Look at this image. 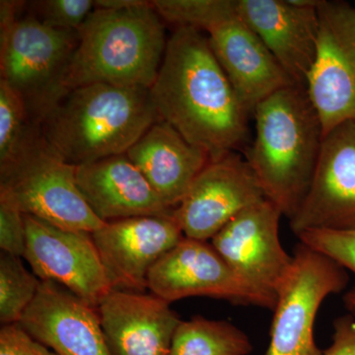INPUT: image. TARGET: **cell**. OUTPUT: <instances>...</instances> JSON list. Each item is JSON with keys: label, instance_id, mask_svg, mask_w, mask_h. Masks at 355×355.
Listing matches in <instances>:
<instances>
[{"label": "cell", "instance_id": "31", "mask_svg": "<svg viewBox=\"0 0 355 355\" xmlns=\"http://www.w3.org/2000/svg\"><path fill=\"white\" fill-rule=\"evenodd\" d=\"M343 301H345V305L347 310L355 315V289L354 291L347 292L345 295V298H343Z\"/></svg>", "mask_w": 355, "mask_h": 355}, {"label": "cell", "instance_id": "14", "mask_svg": "<svg viewBox=\"0 0 355 355\" xmlns=\"http://www.w3.org/2000/svg\"><path fill=\"white\" fill-rule=\"evenodd\" d=\"M92 237L114 291L146 292L151 268L184 235L172 212L108 222Z\"/></svg>", "mask_w": 355, "mask_h": 355}, {"label": "cell", "instance_id": "8", "mask_svg": "<svg viewBox=\"0 0 355 355\" xmlns=\"http://www.w3.org/2000/svg\"><path fill=\"white\" fill-rule=\"evenodd\" d=\"M147 287L171 304L189 297L275 309L277 297L242 279L209 241L184 237L151 268Z\"/></svg>", "mask_w": 355, "mask_h": 355}, {"label": "cell", "instance_id": "25", "mask_svg": "<svg viewBox=\"0 0 355 355\" xmlns=\"http://www.w3.org/2000/svg\"><path fill=\"white\" fill-rule=\"evenodd\" d=\"M29 14L48 27L78 31L95 8L92 0H40L27 2Z\"/></svg>", "mask_w": 355, "mask_h": 355}, {"label": "cell", "instance_id": "24", "mask_svg": "<svg viewBox=\"0 0 355 355\" xmlns=\"http://www.w3.org/2000/svg\"><path fill=\"white\" fill-rule=\"evenodd\" d=\"M161 19L198 31L209 32L237 15V0H154Z\"/></svg>", "mask_w": 355, "mask_h": 355}, {"label": "cell", "instance_id": "5", "mask_svg": "<svg viewBox=\"0 0 355 355\" xmlns=\"http://www.w3.org/2000/svg\"><path fill=\"white\" fill-rule=\"evenodd\" d=\"M78 41V31L53 29L30 14L0 24V80L40 128L69 92L64 77Z\"/></svg>", "mask_w": 355, "mask_h": 355}, {"label": "cell", "instance_id": "30", "mask_svg": "<svg viewBox=\"0 0 355 355\" xmlns=\"http://www.w3.org/2000/svg\"><path fill=\"white\" fill-rule=\"evenodd\" d=\"M144 0H97L94 1V9H107V10H121L130 7L144 4Z\"/></svg>", "mask_w": 355, "mask_h": 355}, {"label": "cell", "instance_id": "17", "mask_svg": "<svg viewBox=\"0 0 355 355\" xmlns=\"http://www.w3.org/2000/svg\"><path fill=\"white\" fill-rule=\"evenodd\" d=\"M98 312L112 355H169L182 322L170 303L146 292L113 291Z\"/></svg>", "mask_w": 355, "mask_h": 355}, {"label": "cell", "instance_id": "23", "mask_svg": "<svg viewBox=\"0 0 355 355\" xmlns=\"http://www.w3.org/2000/svg\"><path fill=\"white\" fill-rule=\"evenodd\" d=\"M42 280L28 272L19 257L0 254V322L18 324L41 286Z\"/></svg>", "mask_w": 355, "mask_h": 355}, {"label": "cell", "instance_id": "2", "mask_svg": "<svg viewBox=\"0 0 355 355\" xmlns=\"http://www.w3.org/2000/svg\"><path fill=\"white\" fill-rule=\"evenodd\" d=\"M256 137L245 159L266 200L291 220L309 190L324 139L322 121L305 87L280 89L253 114Z\"/></svg>", "mask_w": 355, "mask_h": 355}, {"label": "cell", "instance_id": "13", "mask_svg": "<svg viewBox=\"0 0 355 355\" xmlns=\"http://www.w3.org/2000/svg\"><path fill=\"white\" fill-rule=\"evenodd\" d=\"M289 226L296 236L355 229V121L324 135L309 190Z\"/></svg>", "mask_w": 355, "mask_h": 355}, {"label": "cell", "instance_id": "12", "mask_svg": "<svg viewBox=\"0 0 355 355\" xmlns=\"http://www.w3.org/2000/svg\"><path fill=\"white\" fill-rule=\"evenodd\" d=\"M282 216L266 198L243 210L210 240L238 275L277 297L293 263L279 239Z\"/></svg>", "mask_w": 355, "mask_h": 355}, {"label": "cell", "instance_id": "16", "mask_svg": "<svg viewBox=\"0 0 355 355\" xmlns=\"http://www.w3.org/2000/svg\"><path fill=\"white\" fill-rule=\"evenodd\" d=\"M318 6H297L291 0H237L240 18L294 83L305 88L317 55Z\"/></svg>", "mask_w": 355, "mask_h": 355}, {"label": "cell", "instance_id": "9", "mask_svg": "<svg viewBox=\"0 0 355 355\" xmlns=\"http://www.w3.org/2000/svg\"><path fill=\"white\" fill-rule=\"evenodd\" d=\"M318 16L317 55L306 90L326 135L355 121V6L321 0Z\"/></svg>", "mask_w": 355, "mask_h": 355}, {"label": "cell", "instance_id": "18", "mask_svg": "<svg viewBox=\"0 0 355 355\" xmlns=\"http://www.w3.org/2000/svg\"><path fill=\"white\" fill-rule=\"evenodd\" d=\"M210 46L244 108L256 107L280 89L296 85L239 14L207 32Z\"/></svg>", "mask_w": 355, "mask_h": 355}, {"label": "cell", "instance_id": "27", "mask_svg": "<svg viewBox=\"0 0 355 355\" xmlns=\"http://www.w3.org/2000/svg\"><path fill=\"white\" fill-rule=\"evenodd\" d=\"M27 232L24 214L0 203V249L4 253L24 258Z\"/></svg>", "mask_w": 355, "mask_h": 355}, {"label": "cell", "instance_id": "7", "mask_svg": "<svg viewBox=\"0 0 355 355\" xmlns=\"http://www.w3.org/2000/svg\"><path fill=\"white\" fill-rule=\"evenodd\" d=\"M347 284L343 266L299 242L291 273L277 293L266 355H324L315 342L318 311Z\"/></svg>", "mask_w": 355, "mask_h": 355}, {"label": "cell", "instance_id": "10", "mask_svg": "<svg viewBox=\"0 0 355 355\" xmlns=\"http://www.w3.org/2000/svg\"><path fill=\"white\" fill-rule=\"evenodd\" d=\"M24 258L42 282H53L98 308L114 291L87 231L69 230L24 214Z\"/></svg>", "mask_w": 355, "mask_h": 355}, {"label": "cell", "instance_id": "29", "mask_svg": "<svg viewBox=\"0 0 355 355\" xmlns=\"http://www.w3.org/2000/svg\"><path fill=\"white\" fill-rule=\"evenodd\" d=\"M324 355H355V319L350 315L334 322L333 343Z\"/></svg>", "mask_w": 355, "mask_h": 355}, {"label": "cell", "instance_id": "11", "mask_svg": "<svg viewBox=\"0 0 355 355\" xmlns=\"http://www.w3.org/2000/svg\"><path fill=\"white\" fill-rule=\"evenodd\" d=\"M266 200L251 166L231 153L210 161L174 210L184 237L210 241L243 210Z\"/></svg>", "mask_w": 355, "mask_h": 355}, {"label": "cell", "instance_id": "3", "mask_svg": "<svg viewBox=\"0 0 355 355\" xmlns=\"http://www.w3.org/2000/svg\"><path fill=\"white\" fill-rule=\"evenodd\" d=\"M160 120L150 89L91 84L70 90L41 133L60 157L79 166L127 153Z\"/></svg>", "mask_w": 355, "mask_h": 355}, {"label": "cell", "instance_id": "22", "mask_svg": "<svg viewBox=\"0 0 355 355\" xmlns=\"http://www.w3.org/2000/svg\"><path fill=\"white\" fill-rule=\"evenodd\" d=\"M41 139V128L31 120L19 96L0 80V169L19 160Z\"/></svg>", "mask_w": 355, "mask_h": 355}, {"label": "cell", "instance_id": "15", "mask_svg": "<svg viewBox=\"0 0 355 355\" xmlns=\"http://www.w3.org/2000/svg\"><path fill=\"white\" fill-rule=\"evenodd\" d=\"M58 355H112L98 308L53 282H42L19 323Z\"/></svg>", "mask_w": 355, "mask_h": 355}, {"label": "cell", "instance_id": "6", "mask_svg": "<svg viewBox=\"0 0 355 355\" xmlns=\"http://www.w3.org/2000/svg\"><path fill=\"white\" fill-rule=\"evenodd\" d=\"M0 203L58 227L93 233L105 225L88 207L69 164L43 137L12 165L0 169Z\"/></svg>", "mask_w": 355, "mask_h": 355}, {"label": "cell", "instance_id": "1", "mask_svg": "<svg viewBox=\"0 0 355 355\" xmlns=\"http://www.w3.org/2000/svg\"><path fill=\"white\" fill-rule=\"evenodd\" d=\"M150 94L160 118L210 161L246 142L250 113L202 32L175 30Z\"/></svg>", "mask_w": 355, "mask_h": 355}, {"label": "cell", "instance_id": "20", "mask_svg": "<svg viewBox=\"0 0 355 355\" xmlns=\"http://www.w3.org/2000/svg\"><path fill=\"white\" fill-rule=\"evenodd\" d=\"M127 155L139 168L154 191L175 209L198 175L210 162L202 149L191 146L167 121L149 128Z\"/></svg>", "mask_w": 355, "mask_h": 355}, {"label": "cell", "instance_id": "4", "mask_svg": "<svg viewBox=\"0 0 355 355\" xmlns=\"http://www.w3.org/2000/svg\"><path fill=\"white\" fill-rule=\"evenodd\" d=\"M78 37L64 77L69 91L99 83L150 89L168 43L151 1L121 10L94 9Z\"/></svg>", "mask_w": 355, "mask_h": 355}, {"label": "cell", "instance_id": "21", "mask_svg": "<svg viewBox=\"0 0 355 355\" xmlns=\"http://www.w3.org/2000/svg\"><path fill=\"white\" fill-rule=\"evenodd\" d=\"M252 350L249 336L234 324L196 316L178 326L169 355H248Z\"/></svg>", "mask_w": 355, "mask_h": 355}, {"label": "cell", "instance_id": "19", "mask_svg": "<svg viewBox=\"0 0 355 355\" xmlns=\"http://www.w3.org/2000/svg\"><path fill=\"white\" fill-rule=\"evenodd\" d=\"M76 183L88 207L105 223L175 210L159 198L127 153L76 166Z\"/></svg>", "mask_w": 355, "mask_h": 355}, {"label": "cell", "instance_id": "28", "mask_svg": "<svg viewBox=\"0 0 355 355\" xmlns=\"http://www.w3.org/2000/svg\"><path fill=\"white\" fill-rule=\"evenodd\" d=\"M0 355H58L35 340L19 324H6L0 330Z\"/></svg>", "mask_w": 355, "mask_h": 355}, {"label": "cell", "instance_id": "26", "mask_svg": "<svg viewBox=\"0 0 355 355\" xmlns=\"http://www.w3.org/2000/svg\"><path fill=\"white\" fill-rule=\"evenodd\" d=\"M299 241L335 261L355 275V229L309 230L297 236Z\"/></svg>", "mask_w": 355, "mask_h": 355}]
</instances>
